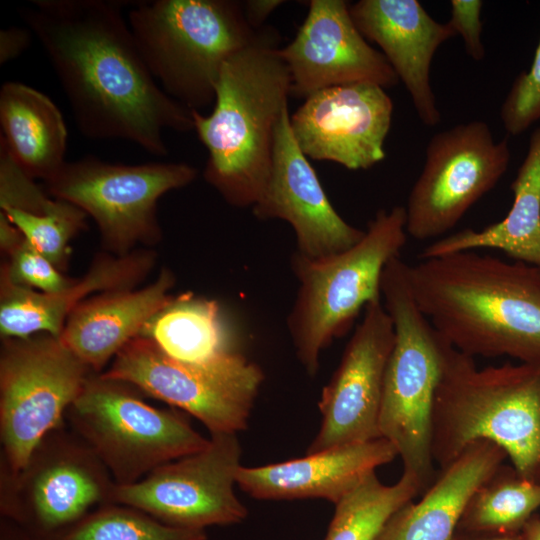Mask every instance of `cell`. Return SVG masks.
Segmentation results:
<instances>
[{
	"label": "cell",
	"mask_w": 540,
	"mask_h": 540,
	"mask_svg": "<svg viewBox=\"0 0 540 540\" xmlns=\"http://www.w3.org/2000/svg\"><path fill=\"white\" fill-rule=\"evenodd\" d=\"M46 540H207V534L166 525L129 506L107 504Z\"/></svg>",
	"instance_id": "cell-29"
},
{
	"label": "cell",
	"mask_w": 540,
	"mask_h": 540,
	"mask_svg": "<svg viewBox=\"0 0 540 540\" xmlns=\"http://www.w3.org/2000/svg\"><path fill=\"white\" fill-rule=\"evenodd\" d=\"M349 7L344 0H311L294 39L278 49L291 95L307 98L328 87L363 82L385 89L399 82L382 52L357 29Z\"/></svg>",
	"instance_id": "cell-17"
},
{
	"label": "cell",
	"mask_w": 540,
	"mask_h": 540,
	"mask_svg": "<svg viewBox=\"0 0 540 540\" xmlns=\"http://www.w3.org/2000/svg\"><path fill=\"white\" fill-rule=\"evenodd\" d=\"M0 275L11 283L44 293H56L70 286L76 278L67 277L25 238L6 254Z\"/></svg>",
	"instance_id": "cell-31"
},
{
	"label": "cell",
	"mask_w": 540,
	"mask_h": 540,
	"mask_svg": "<svg viewBox=\"0 0 540 540\" xmlns=\"http://www.w3.org/2000/svg\"><path fill=\"white\" fill-rule=\"evenodd\" d=\"M93 372L60 339H3L0 350L1 469L17 473L63 417Z\"/></svg>",
	"instance_id": "cell-10"
},
{
	"label": "cell",
	"mask_w": 540,
	"mask_h": 540,
	"mask_svg": "<svg viewBox=\"0 0 540 540\" xmlns=\"http://www.w3.org/2000/svg\"><path fill=\"white\" fill-rule=\"evenodd\" d=\"M380 290L395 341L384 377L379 431L395 447L403 472L412 475L424 492L437 475L432 416L447 341L418 307L409 264L400 256L385 266Z\"/></svg>",
	"instance_id": "cell-6"
},
{
	"label": "cell",
	"mask_w": 540,
	"mask_h": 540,
	"mask_svg": "<svg viewBox=\"0 0 540 540\" xmlns=\"http://www.w3.org/2000/svg\"><path fill=\"white\" fill-rule=\"evenodd\" d=\"M510 187L513 204L501 221L482 230L467 228L441 237L419 258L489 248L513 261L540 267V126L531 134L527 154Z\"/></svg>",
	"instance_id": "cell-24"
},
{
	"label": "cell",
	"mask_w": 540,
	"mask_h": 540,
	"mask_svg": "<svg viewBox=\"0 0 540 540\" xmlns=\"http://www.w3.org/2000/svg\"><path fill=\"white\" fill-rule=\"evenodd\" d=\"M405 207L381 209L352 247L319 259L295 253L293 272L299 286L287 318L297 357L314 376L320 354L343 336L361 309L381 298L385 266L399 257L407 241Z\"/></svg>",
	"instance_id": "cell-7"
},
{
	"label": "cell",
	"mask_w": 540,
	"mask_h": 540,
	"mask_svg": "<svg viewBox=\"0 0 540 540\" xmlns=\"http://www.w3.org/2000/svg\"><path fill=\"white\" fill-rule=\"evenodd\" d=\"M273 27L224 63L209 115L191 110L194 130L208 150L203 176L234 207H253L271 170L275 131L288 108L291 81Z\"/></svg>",
	"instance_id": "cell-3"
},
{
	"label": "cell",
	"mask_w": 540,
	"mask_h": 540,
	"mask_svg": "<svg viewBox=\"0 0 540 540\" xmlns=\"http://www.w3.org/2000/svg\"><path fill=\"white\" fill-rule=\"evenodd\" d=\"M522 540H540V516L534 514L521 531Z\"/></svg>",
	"instance_id": "cell-38"
},
{
	"label": "cell",
	"mask_w": 540,
	"mask_h": 540,
	"mask_svg": "<svg viewBox=\"0 0 540 540\" xmlns=\"http://www.w3.org/2000/svg\"><path fill=\"white\" fill-rule=\"evenodd\" d=\"M421 493L420 484L408 473L392 485L373 473L334 505L323 540H376L391 515Z\"/></svg>",
	"instance_id": "cell-28"
},
{
	"label": "cell",
	"mask_w": 540,
	"mask_h": 540,
	"mask_svg": "<svg viewBox=\"0 0 540 540\" xmlns=\"http://www.w3.org/2000/svg\"><path fill=\"white\" fill-rule=\"evenodd\" d=\"M128 24L161 88L187 109L214 104L224 63L259 30L235 0H153L133 4Z\"/></svg>",
	"instance_id": "cell-5"
},
{
	"label": "cell",
	"mask_w": 540,
	"mask_h": 540,
	"mask_svg": "<svg viewBox=\"0 0 540 540\" xmlns=\"http://www.w3.org/2000/svg\"><path fill=\"white\" fill-rule=\"evenodd\" d=\"M540 507V483L502 464L472 494L458 530L481 533H518Z\"/></svg>",
	"instance_id": "cell-27"
},
{
	"label": "cell",
	"mask_w": 540,
	"mask_h": 540,
	"mask_svg": "<svg viewBox=\"0 0 540 540\" xmlns=\"http://www.w3.org/2000/svg\"><path fill=\"white\" fill-rule=\"evenodd\" d=\"M409 280L422 313L458 351L540 366V267L470 250L420 259Z\"/></svg>",
	"instance_id": "cell-2"
},
{
	"label": "cell",
	"mask_w": 540,
	"mask_h": 540,
	"mask_svg": "<svg viewBox=\"0 0 540 540\" xmlns=\"http://www.w3.org/2000/svg\"><path fill=\"white\" fill-rule=\"evenodd\" d=\"M453 540H522V533H481L457 529Z\"/></svg>",
	"instance_id": "cell-36"
},
{
	"label": "cell",
	"mask_w": 540,
	"mask_h": 540,
	"mask_svg": "<svg viewBox=\"0 0 540 540\" xmlns=\"http://www.w3.org/2000/svg\"><path fill=\"white\" fill-rule=\"evenodd\" d=\"M349 10L357 29L381 48L405 85L421 122L439 124L430 68L437 49L456 36L453 28L433 19L417 0H360Z\"/></svg>",
	"instance_id": "cell-19"
},
{
	"label": "cell",
	"mask_w": 540,
	"mask_h": 540,
	"mask_svg": "<svg viewBox=\"0 0 540 540\" xmlns=\"http://www.w3.org/2000/svg\"><path fill=\"white\" fill-rule=\"evenodd\" d=\"M394 341L393 322L382 298L369 302L322 390L321 425L307 454L381 438L383 384Z\"/></svg>",
	"instance_id": "cell-15"
},
{
	"label": "cell",
	"mask_w": 540,
	"mask_h": 540,
	"mask_svg": "<svg viewBox=\"0 0 540 540\" xmlns=\"http://www.w3.org/2000/svg\"><path fill=\"white\" fill-rule=\"evenodd\" d=\"M1 540H37L13 523L1 525Z\"/></svg>",
	"instance_id": "cell-37"
},
{
	"label": "cell",
	"mask_w": 540,
	"mask_h": 540,
	"mask_svg": "<svg viewBox=\"0 0 540 540\" xmlns=\"http://www.w3.org/2000/svg\"><path fill=\"white\" fill-rule=\"evenodd\" d=\"M171 269L163 267L157 278L141 288L107 291L77 305L59 336L93 372L101 373L120 350L140 335L143 326L174 295Z\"/></svg>",
	"instance_id": "cell-22"
},
{
	"label": "cell",
	"mask_w": 540,
	"mask_h": 540,
	"mask_svg": "<svg viewBox=\"0 0 540 540\" xmlns=\"http://www.w3.org/2000/svg\"><path fill=\"white\" fill-rule=\"evenodd\" d=\"M29 28L10 26L0 31V64L3 65L24 52L31 43Z\"/></svg>",
	"instance_id": "cell-34"
},
{
	"label": "cell",
	"mask_w": 540,
	"mask_h": 540,
	"mask_svg": "<svg viewBox=\"0 0 540 540\" xmlns=\"http://www.w3.org/2000/svg\"><path fill=\"white\" fill-rule=\"evenodd\" d=\"M114 486L93 450L60 427L37 445L20 471L1 469L0 510L5 520L46 540L112 504Z\"/></svg>",
	"instance_id": "cell-12"
},
{
	"label": "cell",
	"mask_w": 540,
	"mask_h": 540,
	"mask_svg": "<svg viewBox=\"0 0 540 540\" xmlns=\"http://www.w3.org/2000/svg\"><path fill=\"white\" fill-rule=\"evenodd\" d=\"M397 456L395 447L381 437L274 464L241 466L236 484L260 500L324 499L336 505Z\"/></svg>",
	"instance_id": "cell-20"
},
{
	"label": "cell",
	"mask_w": 540,
	"mask_h": 540,
	"mask_svg": "<svg viewBox=\"0 0 540 540\" xmlns=\"http://www.w3.org/2000/svg\"><path fill=\"white\" fill-rule=\"evenodd\" d=\"M393 102L373 83H351L319 90L290 116L302 153L350 170L368 169L385 158Z\"/></svg>",
	"instance_id": "cell-16"
},
{
	"label": "cell",
	"mask_w": 540,
	"mask_h": 540,
	"mask_svg": "<svg viewBox=\"0 0 540 540\" xmlns=\"http://www.w3.org/2000/svg\"><path fill=\"white\" fill-rule=\"evenodd\" d=\"M0 212L63 273L69 266L71 240L87 229V214L76 205L57 198L54 205L42 213H28L10 207L0 208Z\"/></svg>",
	"instance_id": "cell-30"
},
{
	"label": "cell",
	"mask_w": 540,
	"mask_h": 540,
	"mask_svg": "<svg viewBox=\"0 0 540 540\" xmlns=\"http://www.w3.org/2000/svg\"><path fill=\"white\" fill-rule=\"evenodd\" d=\"M497 444L481 440L440 468L418 502L394 512L376 540H453L474 491L506 460Z\"/></svg>",
	"instance_id": "cell-23"
},
{
	"label": "cell",
	"mask_w": 540,
	"mask_h": 540,
	"mask_svg": "<svg viewBox=\"0 0 540 540\" xmlns=\"http://www.w3.org/2000/svg\"><path fill=\"white\" fill-rule=\"evenodd\" d=\"M197 170L182 162L110 163L93 156L65 162L45 181L54 198L68 201L97 225L103 247L123 256L162 239L159 199L192 183Z\"/></svg>",
	"instance_id": "cell-9"
},
{
	"label": "cell",
	"mask_w": 540,
	"mask_h": 540,
	"mask_svg": "<svg viewBox=\"0 0 540 540\" xmlns=\"http://www.w3.org/2000/svg\"><path fill=\"white\" fill-rule=\"evenodd\" d=\"M241 453L237 434H211L204 449L166 463L136 483L115 484L112 504L178 528L239 524L248 515L234 491Z\"/></svg>",
	"instance_id": "cell-14"
},
{
	"label": "cell",
	"mask_w": 540,
	"mask_h": 540,
	"mask_svg": "<svg viewBox=\"0 0 540 540\" xmlns=\"http://www.w3.org/2000/svg\"><path fill=\"white\" fill-rule=\"evenodd\" d=\"M151 339L171 358L206 363L236 351L216 300L183 292L159 310L140 335Z\"/></svg>",
	"instance_id": "cell-26"
},
{
	"label": "cell",
	"mask_w": 540,
	"mask_h": 540,
	"mask_svg": "<svg viewBox=\"0 0 540 540\" xmlns=\"http://www.w3.org/2000/svg\"><path fill=\"white\" fill-rule=\"evenodd\" d=\"M282 4H284L283 0H246L242 2L246 20L255 30L264 27L265 20Z\"/></svg>",
	"instance_id": "cell-35"
},
{
	"label": "cell",
	"mask_w": 540,
	"mask_h": 540,
	"mask_svg": "<svg viewBox=\"0 0 540 540\" xmlns=\"http://www.w3.org/2000/svg\"><path fill=\"white\" fill-rule=\"evenodd\" d=\"M252 208L258 219L288 222L295 232L296 253L309 259L345 251L365 233L347 223L331 205L315 170L295 141L288 108L276 127L266 187Z\"/></svg>",
	"instance_id": "cell-18"
},
{
	"label": "cell",
	"mask_w": 540,
	"mask_h": 540,
	"mask_svg": "<svg viewBox=\"0 0 540 540\" xmlns=\"http://www.w3.org/2000/svg\"><path fill=\"white\" fill-rule=\"evenodd\" d=\"M510 158L507 139L496 142L481 120L435 134L405 207L407 234L440 239L498 183Z\"/></svg>",
	"instance_id": "cell-13"
},
{
	"label": "cell",
	"mask_w": 540,
	"mask_h": 540,
	"mask_svg": "<svg viewBox=\"0 0 540 540\" xmlns=\"http://www.w3.org/2000/svg\"><path fill=\"white\" fill-rule=\"evenodd\" d=\"M500 446L522 477L540 483V366L478 368L448 342L432 416V456L443 468L469 445Z\"/></svg>",
	"instance_id": "cell-4"
},
{
	"label": "cell",
	"mask_w": 540,
	"mask_h": 540,
	"mask_svg": "<svg viewBox=\"0 0 540 540\" xmlns=\"http://www.w3.org/2000/svg\"><path fill=\"white\" fill-rule=\"evenodd\" d=\"M140 393L127 382L92 373L66 414L116 485L136 483L210 441L178 411L156 408Z\"/></svg>",
	"instance_id": "cell-8"
},
{
	"label": "cell",
	"mask_w": 540,
	"mask_h": 540,
	"mask_svg": "<svg viewBox=\"0 0 540 540\" xmlns=\"http://www.w3.org/2000/svg\"><path fill=\"white\" fill-rule=\"evenodd\" d=\"M101 374L187 412L211 434L245 430L264 381L261 367L237 350L210 362L185 363L143 336L128 342Z\"/></svg>",
	"instance_id": "cell-11"
},
{
	"label": "cell",
	"mask_w": 540,
	"mask_h": 540,
	"mask_svg": "<svg viewBox=\"0 0 540 540\" xmlns=\"http://www.w3.org/2000/svg\"><path fill=\"white\" fill-rule=\"evenodd\" d=\"M481 0H452L451 18L448 21L456 35H460L467 54L475 61L485 56L482 42Z\"/></svg>",
	"instance_id": "cell-33"
},
{
	"label": "cell",
	"mask_w": 540,
	"mask_h": 540,
	"mask_svg": "<svg viewBox=\"0 0 540 540\" xmlns=\"http://www.w3.org/2000/svg\"><path fill=\"white\" fill-rule=\"evenodd\" d=\"M156 258V252L150 248H139L123 256L99 253L82 277L56 293L21 287L0 275L1 339L37 333L59 337L77 305L92 293L138 288L153 270Z\"/></svg>",
	"instance_id": "cell-21"
},
{
	"label": "cell",
	"mask_w": 540,
	"mask_h": 540,
	"mask_svg": "<svg viewBox=\"0 0 540 540\" xmlns=\"http://www.w3.org/2000/svg\"><path fill=\"white\" fill-rule=\"evenodd\" d=\"M500 118L513 136L540 120V40L530 68L516 77L502 103Z\"/></svg>",
	"instance_id": "cell-32"
},
{
	"label": "cell",
	"mask_w": 540,
	"mask_h": 540,
	"mask_svg": "<svg viewBox=\"0 0 540 540\" xmlns=\"http://www.w3.org/2000/svg\"><path fill=\"white\" fill-rule=\"evenodd\" d=\"M121 7L106 0H33L19 14L49 58L83 135L128 140L165 156L164 130H194L191 111L158 85Z\"/></svg>",
	"instance_id": "cell-1"
},
{
	"label": "cell",
	"mask_w": 540,
	"mask_h": 540,
	"mask_svg": "<svg viewBox=\"0 0 540 540\" xmlns=\"http://www.w3.org/2000/svg\"><path fill=\"white\" fill-rule=\"evenodd\" d=\"M0 125V143L32 178L47 181L66 162L62 113L42 92L20 82H5L0 89Z\"/></svg>",
	"instance_id": "cell-25"
}]
</instances>
